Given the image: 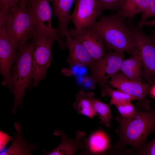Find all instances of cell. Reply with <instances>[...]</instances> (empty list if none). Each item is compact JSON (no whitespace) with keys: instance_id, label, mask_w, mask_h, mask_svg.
Returning a JSON list of instances; mask_svg holds the SVG:
<instances>
[{"instance_id":"cell-28","label":"cell","mask_w":155,"mask_h":155,"mask_svg":"<svg viewBox=\"0 0 155 155\" xmlns=\"http://www.w3.org/2000/svg\"><path fill=\"white\" fill-rule=\"evenodd\" d=\"M137 25L142 27L143 26L155 27V18L152 20H146L144 21L140 20L138 23Z\"/></svg>"},{"instance_id":"cell-1","label":"cell","mask_w":155,"mask_h":155,"mask_svg":"<svg viewBox=\"0 0 155 155\" xmlns=\"http://www.w3.org/2000/svg\"><path fill=\"white\" fill-rule=\"evenodd\" d=\"M116 120L119 124L116 132L119 139L113 152L123 151L127 145L136 152L146 142L148 137L155 131V107L145 111H137L129 117L118 115Z\"/></svg>"},{"instance_id":"cell-24","label":"cell","mask_w":155,"mask_h":155,"mask_svg":"<svg viewBox=\"0 0 155 155\" xmlns=\"http://www.w3.org/2000/svg\"><path fill=\"white\" fill-rule=\"evenodd\" d=\"M99 11L106 9L117 11L119 9L123 0H96Z\"/></svg>"},{"instance_id":"cell-3","label":"cell","mask_w":155,"mask_h":155,"mask_svg":"<svg viewBox=\"0 0 155 155\" xmlns=\"http://www.w3.org/2000/svg\"><path fill=\"white\" fill-rule=\"evenodd\" d=\"M35 42L33 38L19 46L12 68L10 88L14 96L13 113L17 106H22L26 90L30 88L33 83L32 54Z\"/></svg>"},{"instance_id":"cell-9","label":"cell","mask_w":155,"mask_h":155,"mask_svg":"<svg viewBox=\"0 0 155 155\" xmlns=\"http://www.w3.org/2000/svg\"><path fill=\"white\" fill-rule=\"evenodd\" d=\"M6 27V25H0V73L3 78L2 85L9 88L18 48L10 38Z\"/></svg>"},{"instance_id":"cell-22","label":"cell","mask_w":155,"mask_h":155,"mask_svg":"<svg viewBox=\"0 0 155 155\" xmlns=\"http://www.w3.org/2000/svg\"><path fill=\"white\" fill-rule=\"evenodd\" d=\"M101 95L102 97L107 96L111 97L109 104L110 106L137 100L135 98L121 90L112 89L108 84H106L101 87Z\"/></svg>"},{"instance_id":"cell-31","label":"cell","mask_w":155,"mask_h":155,"mask_svg":"<svg viewBox=\"0 0 155 155\" xmlns=\"http://www.w3.org/2000/svg\"><path fill=\"white\" fill-rule=\"evenodd\" d=\"M152 35L155 36V30H152L151 31Z\"/></svg>"},{"instance_id":"cell-19","label":"cell","mask_w":155,"mask_h":155,"mask_svg":"<svg viewBox=\"0 0 155 155\" xmlns=\"http://www.w3.org/2000/svg\"><path fill=\"white\" fill-rule=\"evenodd\" d=\"M90 100L94 111L100 119V123L107 127H111V119L113 118L110 108V105L102 102L96 98L93 92L87 93Z\"/></svg>"},{"instance_id":"cell-4","label":"cell","mask_w":155,"mask_h":155,"mask_svg":"<svg viewBox=\"0 0 155 155\" xmlns=\"http://www.w3.org/2000/svg\"><path fill=\"white\" fill-rule=\"evenodd\" d=\"M34 24L28 5L20 2L9 9L6 30L12 41L18 48L21 44L34 38Z\"/></svg>"},{"instance_id":"cell-29","label":"cell","mask_w":155,"mask_h":155,"mask_svg":"<svg viewBox=\"0 0 155 155\" xmlns=\"http://www.w3.org/2000/svg\"><path fill=\"white\" fill-rule=\"evenodd\" d=\"M149 94L152 97L155 98V83L152 85Z\"/></svg>"},{"instance_id":"cell-8","label":"cell","mask_w":155,"mask_h":155,"mask_svg":"<svg viewBox=\"0 0 155 155\" xmlns=\"http://www.w3.org/2000/svg\"><path fill=\"white\" fill-rule=\"evenodd\" d=\"M124 53L110 51L100 60L96 61L91 69L90 78L101 87L106 84L109 78L119 71L124 60Z\"/></svg>"},{"instance_id":"cell-20","label":"cell","mask_w":155,"mask_h":155,"mask_svg":"<svg viewBox=\"0 0 155 155\" xmlns=\"http://www.w3.org/2000/svg\"><path fill=\"white\" fill-rule=\"evenodd\" d=\"M15 127L17 130L15 139L12 142L9 147L1 152L0 155H28L31 154V150L25 142L21 133V126L18 123H15Z\"/></svg>"},{"instance_id":"cell-5","label":"cell","mask_w":155,"mask_h":155,"mask_svg":"<svg viewBox=\"0 0 155 155\" xmlns=\"http://www.w3.org/2000/svg\"><path fill=\"white\" fill-rule=\"evenodd\" d=\"M131 20L128 19L127 21L134 41L135 51L134 54L139 56L142 63V75L153 85L155 83V36L146 34L142 27L133 24Z\"/></svg>"},{"instance_id":"cell-13","label":"cell","mask_w":155,"mask_h":155,"mask_svg":"<svg viewBox=\"0 0 155 155\" xmlns=\"http://www.w3.org/2000/svg\"><path fill=\"white\" fill-rule=\"evenodd\" d=\"M55 135L59 136L61 139L60 144L52 150L43 151L46 155H73L84 148V140L86 134L83 131H78L75 137H68L66 134L59 129L54 131Z\"/></svg>"},{"instance_id":"cell-2","label":"cell","mask_w":155,"mask_h":155,"mask_svg":"<svg viewBox=\"0 0 155 155\" xmlns=\"http://www.w3.org/2000/svg\"><path fill=\"white\" fill-rule=\"evenodd\" d=\"M91 27L98 34L108 50L132 55L135 53L133 34L126 18L115 15L102 16Z\"/></svg>"},{"instance_id":"cell-14","label":"cell","mask_w":155,"mask_h":155,"mask_svg":"<svg viewBox=\"0 0 155 155\" xmlns=\"http://www.w3.org/2000/svg\"><path fill=\"white\" fill-rule=\"evenodd\" d=\"M65 36V42L69 51L67 61L69 66L78 65L91 69L96 61L78 40L73 38L69 33Z\"/></svg>"},{"instance_id":"cell-23","label":"cell","mask_w":155,"mask_h":155,"mask_svg":"<svg viewBox=\"0 0 155 155\" xmlns=\"http://www.w3.org/2000/svg\"><path fill=\"white\" fill-rule=\"evenodd\" d=\"M131 102L127 101L115 105L119 115L124 117H129L134 115L137 112Z\"/></svg>"},{"instance_id":"cell-27","label":"cell","mask_w":155,"mask_h":155,"mask_svg":"<svg viewBox=\"0 0 155 155\" xmlns=\"http://www.w3.org/2000/svg\"><path fill=\"white\" fill-rule=\"evenodd\" d=\"M21 0H0V6L5 9H9L16 5Z\"/></svg>"},{"instance_id":"cell-12","label":"cell","mask_w":155,"mask_h":155,"mask_svg":"<svg viewBox=\"0 0 155 155\" xmlns=\"http://www.w3.org/2000/svg\"><path fill=\"white\" fill-rule=\"evenodd\" d=\"M107 83L113 88L121 90L134 97L138 101L147 99L152 85L129 79L121 72L116 73Z\"/></svg>"},{"instance_id":"cell-30","label":"cell","mask_w":155,"mask_h":155,"mask_svg":"<svg viewBox=\"0 0 155 155\" xmlns=\"http://www.w3.org/2000/svg\"><path fill=\"white\" fill-rule=\"evenodd\" d=\"M32 0H21L20 1V3L24 5H27Z\"/></svg>"},{"instance_id":"cell-25","label":"cell","mask_w":155,"mask_h":155,"mask_svg":"<svg viewBox=\"0 0 155 155\" xmlns=\"http://www.w3.org/2000/svg\"><path fill=\"white\" fill-rule=\"evenodd\" d=\"M135 154L137 155H155V137L149 142H146Z\"/></svg>"},{"instance_id":"cell-11","label":"cell","mask_w":155,"mask_h":155,"mask_svg":"<svg viewBox=\"0 0 155 155\" xmlns=\"http://www.w3.org/2000/svg\"><path fill=\"white\" fill-rule=\"evenodd\" d=\"M101 15L96 0H77L70 18L75 28L80 29L92 26Z\"/></svg>"},{"instance_id":"cell-10","label":"cell","mask_w":155,"mask_h":155,"mask_svg":"<svg viewBox=\"0 0 155 155\" xmlns=\"http://www.w3.org/2000/svg\"><path fill=\"white\" fill-rule=\"evenodd\" d=\"M69 32L73 38L82 44L95 61L100 60L106 55L105 45L101 38L92 28L70 29Z\"/></svg>"},{"instance_id":"cell-17","label":"cell","mask_w":155,"mask_h":155,"mask_svg":"<svg viewBox=\"0 0 155 155\" xmlns=\"http://www.w3.org/2000/svg\"><path fill=\"white\" fill-rule=\"evenodd\" d=\"M149 4L150 0H123L119 9L114 15L131 20L137 14L146 11Z\"/></svg>"},{"instance_id":"cell-7","label":"cell","mask_w":155,"mask_h":155,"mask_svg":"<svg viewBox=\"0 0 155 155\" xmlns=\"http://www.w3.org/2000/svg\"><path fill=\"white\" fill-rule=\"evenodd\" d=\"M32 51L33 86L36 87L46 78L47 71L53 59L52 46L55 39L52 37L38 36Z\"/></svg>"},{"instance_id":"cell-21","label":"cell","mask_w":155,"mask_h":155,"mask_svg":"<svg viewBox=\"0 0 155 155\" xmlns=\"http://www.w3.org/2000/svg\"><path fill=\"white\" fill-rule=\"evenodd\" d=\"M73 106L80 114L90 118L96 115L92 102L87 93L80 91L77 94L76 100Z\"/></svg>"},{"instance_id":"cell-16","label":"cell","mask_w":155,"mask_h":155,"mask_svg":"<svg viewBox=\"0 0 155 155\" xmlns=\"http://www.w3.org/2000/svg\"><path fill=\"white\" fill-rule=\"evenodd\" d=\"M53 5V15L58 19L59 26L57 32L61 38L69 33L68 24L70 20L69 11L77 0H48Z\"/></svg>"},{"instance_id":"cell-15","label":"cell","mask_w":155,"mask_h":155,"mask_svg":"<svg viewBox=\"0 0 155 155\" xmlns=\"http://www.w3.org/2000/svg\"><path fill=\"white\" fill-rule=\"evenodd\" d=\"M84 154H98L105 153L111 147L110 138L102 129L94 131L84 140Z\"/></svg>"},{"instance_id":"cell-18","label":"cell","mask_w":155,"mask_h":155,"mask_svg":"<svg viewBox=\"0 0 155 155\" xmlns=\"http://www.w3.org/2000/svg\"><path fill=\"white\" fill-rule=\"evenodd\" d=\"M143 67L141 61L136 54L123 61L119 71L128 78L141 81Z\"/></svg>"},{"instance_id":"cell-6","label":"cell","mask_w":155,"mask_h":155,"mask_svg":"<svg viewBox=\"0 0 155 155\" xmlns=\"http://www.w3.org/2000/svg\"><path fill=\"white\" fill-rule=\"evenodd\" d=\"M48 0H32L28 4L34 24V38L38 36L54 38L60 48H67L66 42H63L57 32V29L52 28L51 24L52 9Z\"/></svg>"},{"instance_id":"cell-26","label":"cell","mask_w":155,"mask_h":155,"mask_svg":"<svg viewBox=\"0 0 155 155\" xmlns=\"http://www.w3.org/2000/svg\"><path fill=\"white\" fill-rule=\"evenodd\" d=\"M155 16V0H150V4L148 9L142 14L141 19L144 21L147 20L149 18Z\"/></svg>"}]
</instances>
